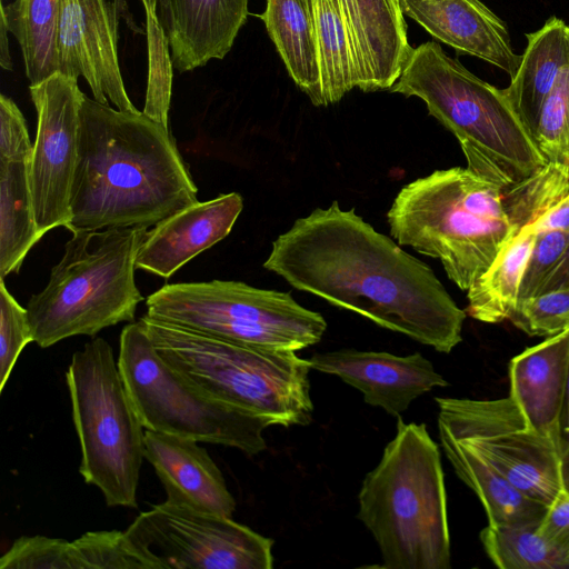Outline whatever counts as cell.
<instances>
[{
	"label": "cell",
	"instance_id": "6da1fadb",
	"mask_svg": "<svg viewBox=\"0 0 569 569\" xmlns=\"http://www.w3.org/2000/svg\"><path fill=\"white\" fill-rule=\"evenodd\" d=\"M263 268L439 352L462 340L467 313L432 269L337 201L278 236Z\"/></svg>",
	"mask_w": 569,
	"mask_h": 569
},
{
	"label": "cell",
	"instance_id": "7a4b0ae2",
	"mask_svg": "<svg viewBox=\"0 0 569 569\" xmlns=\"http://www.w3.org/2000/svg\"><path fill=\"white\" fill-rule=\"evenodd\" d=\"M170 130L84 94L68 230L153 227L198 202Z\"/></svg>",
	"mask_w": 569,
	"mask_h": 569
},
{
	"label": "cell",
	"instance_id": "3957f363",
	"mask_svg": "<svg viewBox=\"0 0 569 569\" xmlns=\"http://www.w3.org/2000/svg\"><path fill=\"white\" fill-rule=\"evenodd\" d=\"M390 91L425 101L457 138L467 168L501 191L547 164L502 89L475 76L437 42L412 48Z\"/></svg>",
	"mask_w": 569,
	"mask_h": 569
},
{
	"label": "cell",
	"instance_id": "277c9868",
	"mask_svg": "<svg viewBox=\"0 0 569 569\" xmlns=\"http://www.w3.org/2000/svg\"><path fill=\"white\" fill-rule=\"evenodd\" d=\"M359 520L387 569L451 567L447 493L438 445L425 423H405L362 481Z\"/></svg>",
	"mask_w": 569,
	"mask_h": 569
},
{
	"label": "cell",
	"instance_id": "5b68a950",
	"mask_svg": "<svg viewBox=\"0 0 569 569\" xmlns=\"http://www.w3.org/2000/svg\"><path fill=\"white\" fill-rule=\"evenodd\" d=\"M387 220L398 244L439 259L468 291L517 231L501 189L468 168L436 170L401 188Z\"/></svg>",
	"mask_w": 569,
	"mask_h": 569
},
{
	"label": "cell",
	"instance_id": "8992f818",
	"mask_svg": "<svg viewBox=\"0 0 569 569\" xmlns=\"http://www.w3.org/2000/svg\"><path fill=\"white\" fill-rule=\"evenodd\" d=\"M140 320L160 357L206 393L268 426H306L311 421V367L297 351L218 339L147 313Z\"/></svg>",
	"mask_w": 569,
	"mask_h": 569
},
{
	"label": "cell",
	"instance_id": "52a82bcc",
	"mask_svg": "<svg viewBox=\"0 0 569 569\" xmlns=\"http://www.w3.org/2000/svg\"><path fill=\"white\" fill-rule=\"evenodd\" d=\"M144 228L77 231L27 312L33 342L48 348L74 336L134 320L143 300L134 281Z\"/></svg>",
	"mask_w": 569,
	"mask_h": 569
},
{
	"label": "cell",
	"instance_id": "ba28073f",
	"mask_svg": "<svg viewBox=\"0 0 569 569\" xmlns=\"http://www.w3.org/2000/svg\"><path fill=\"white\" fill-rule=\"evenodd\" d=\"M81 448L79 472L109 507L137 508L144 427L122 380L110 343L93 338L66 372Z\"/></svg>",
	"mask_w": 569,
	"mask_h": 569
},
{
	"label": "cell",
	"instance_id": "9c48e42d",
	"mask_svg": "<svg viewBox=\"0 0 569 569\" xmlns=\"http://www.w3.org/2000/svg\"><path fill=\"white\" fill-rule=\"evenodd\" d=\"M146 306L156 320L260 348L299 351L318 343L327 329L319 312L289 292L233 280L164 284Z\"/></svg>",
	"mask_w": 569,
	"mask_h": 569
},
{
	"label": "cell",
	"instance_id": "30bf717a",
	"mask_svg": "<svg viewBox=\"0 0 569 569\" xmlns=\"http://www.w3.org/2000/svg\"><path fill=\"white\" fill-rule=\"evenodd\" d=\"M118 367L144 429L237 448L257 455L267 448L268 423L196 387L157 352L143 322L120 335Z\"/></svg>",
	"mask_w": 569,
	"mask_h": 569
},
{
	"label": "cell",
	"instance_id": "8fae6325",
	"mask_svg": "<svg viewBox=\"0 0 569 569\" xmlns=\"http://www.w3.org/2000/svg\"><path fill=\"white\" fill-rule=\"evenodd\" d=\"M435 400L438 430L469 448L525 495L550 507L565 491L558 447L528 425L509 396Z\"/></svg>",
	"mask_w": 569,
	"mask_h": 569
},
{
	"label": "cell",
	"instance_id": "7c38bea8",
	"mask_svg": "<svg viewBox=\"0 0 569 569\" xmlns=\"http://www.w3.org/2000/svg\"><path fill=\"white\" fill-rule=\"evenodd\" d=\"M148 569H271L273 540L230 517L167 501L124 530Z\"/></svg>",
	"mask_w": 569,
	"mask_h": 569
},
{
	"label": "cell",
	"instance_id": "4fadbf2b",
	"mask_svg": "<svg viewBox=\"0 0 569 569\" xmlns=\"http://www.w3.org/2000/svg\"><path fill=\"white\" fill-rule=\"evenodd\" d=\"M29 92L38 114L29 179L37 226L44 236L57 227L68 229L71 221L70 198L84 93L78 79L60 72L30 84Z\"/></svg>",
	"mask_w": 569,
	"mask_h": 569
},
{
	"label": "cell",
	"instance_id": "5bb4252c",
	"mask_svg": "<svg viewBox=\"0 0 569 569\" xmlns=\"http://www.w3.org/2000/svg\"><path fill=\"white\" fill-rule=\"evenodd\" d=\"M118 20L117 1L61 0L58 72L76 79L83 77L98 102L137 112L119 64Z\"/></svg>",
	"mask_w": 569,
	"mask_h": 569
},
{
	"label": "cell",
	"instance_id": "9a60e30c",
	"mask_svg": "<svg viewBox=\"0 0 569 569\" xmlns=\"http://www.w3.org/2000/svg\"><path fill=\"white\" fill-rule=\"evenodd\" d=\"M309 363L311 369L339 377L360 390L368 405L398 418L421 395L449 385L419 352L396 356L340 349L315 353Z\"/></svg>",
	"mask_w": 569,
	"mask_h": 569
},
{
	"label": "cell",
	"instance_id": "2e32d148",
	"mask_svg": "<svg viewBox=\"0 0 569 569\" xmlns=\"http://www.w3.org/2000/svg\"><path fill=\"white\" fill-rule=\"evenodd\" d=\"M243 209L238 192L196 202L148 230L139 248L136 269L162 278L224 239Z\"/></svg>",
	"mask_w": 569,
	"mask_h": 569
},
{
	"label": "cell",
	"instance_id": "e0dca14e",
	"mask_svg": "<svg viewBox=\"0 0 569 569\" xmlns=\"http://www.w3.org/2000/svg\"><path fill=\"white\" fill-rule=\"evenodd\" d=\"M353 56L357 88L390 89L412 50L397 0H337Z\"/></svg>",
	"mask_w": 569,
	"mask_h": 569
},
{
	"label": "cell",
	"instance_id": "ac0fdd59",
	"mask_svg": "<svg viewBox=\"0 0 569 569\" xmlns=\"http://www.w3.org/2000/svg\"><path fill=\"white\" fill-rule=\"evenodd\" d=\"M144 458L160 479L167 502L232 518L234 498L198 441L144 429Z\"/></svg>",
	"mask_w": 569,
	"mask_h": 569
},
{
	"label": "cell",
	"instance_id": "d6986e66",
	"mask_svg": "<svg viewBox=\"0 0 569 569\" xmlns=\"http://www.w3.org/2000/svg\"><path fill=\"white\" fill-rule=\"evenodd\" d=\"M403 16L457 51L478 57L509 74L521 61L508 29L480 0H399Z\"/></svg>",
	"mask_w": 569,
	"mask_h": 569
},
{
	"label": "cell",
	"instance_id": "ffe728a7",
	"mask_svg": "<svg viewBox=\"0 0 569 569\" xmlns=\"http://www.w3.org/2000/svg\"><path fill=\"white\" fill-rule=\"evenodd\" d=\"M508 372L509 397L528 425L559 449L569 375V329L515 356Z\"/></svg>",
	"mask_w": 569,
	"mask_h": 569
},
{
	"label": "cell",
	"instance_id": "44dd1931",
	"mask_svg": "<svg viewBox=\"0 0 569 569\" xmlns=\"http://www.w3.org/2000/svg\"><path fill=\"white\" fill-rule=\"evenodd\" d=\"M173 68L192 71L223 59L248 17V0H167Z\"/></svg>",
	"mask_w": 569,
	"mask_h": 569
},
{
	"label": "cell",
	"instance_id": "7402d4cb",
	"mask_svg": "<svg viewBox=\"0 0 569 569\" xmlns=\"http://www.w3.org/2000/svg\"><path fill=\"white\" fill-rule=\"evenodd\" d=\"M527 40L518 70L502 91L532 137L547 97L569 67V26L551 17Z\"/></svg>",
	"mask_w": 569,
	"mask_h": 569
},
{
	"label": "cell",
	"instance_id": "603a6c76",
	"mask_svg": "<svg viewBox=\"0 0 569 569\" xmlns=\"http://www.w3.org/2000/svg\"><path fill=\"white\" fill-rule=\"evenodd\" d=\"M439 431L442 450L456 475L480 500L491 526L538 525L548 507L531 499L469 448Z\"/></svg>",
	"mask_w": 569,
	"mask_h": 569
},
{
	"label": "cell",
	"instance_id": "cb8c5ba5",
	"mask_svg": "<svg viewBox=\"0 0 569 569\" xmlns=\"http://www.w3.org/2000/svg\"><path fill=\"white\" fill-rule=\"evenodd\" d=\"M290 77L312 104L323 106L312 12L302 0H267L260 16Z\"/></svg>",
	"mask_w": 569,
	"mask_h": 569
},
{
	"label": "cell",
	"instance_id": "d4e9b609",
	"mask_svg": "<svg viewBox=\"0 0 569 569\" xmlns=\"http://www.w3.org/2000/svg\"><path fill=\"white\" fill-rule=\"evenodd\" d=\"M536 236L523 227L505 243L490 267L467 291L466 313L486 323L509 320L518 305L521 279Z\"/></svg>",
	"mask_w": 569,
	"mask_h": 569
},
{
	"label": "cell",
	"instance_id": "484cf974",
	"mask_svg": "<svg viewBox=\"0 0 569 569\" xmlns=\"http://www.w3.org/2000/svg\"><path fill=\"white\" fill-rule=\"evenodd\" d=\"M30 160L0 161V279L19 272L39 232L29 179Z\"/></svg>",
	"mask_w": 569,
	"mask_h": 569
},
{
	"label": "cell",
	"instance_id": "4316f807",
	"mask_svg": "<svg viewBox=\"0 0 569 569\" xmlns=\"http://www.w3.org/2000/svg\"><path fill=\"white\" fill-rule=\"evenodd\" d=\"M61 0H1V19L17 39L30 84L58 72V26Z\"/></svg>",
	"mask_w": 569,
	"mask_h": 569
},
{
	"label": "cell",
	"instance_id": "83f0119b",
	"mask_svg": "<svg viewBox=\"0 0 569 569\" xmlns=\"http://www.w3.org/2000/svg\"><path fill=\"white\" fill-rule=\"evenodd\" d=\"M323 106L357 87L353 56L337 0H312Z\"/></svg>",
	"mask_w": 569,
	"mask_h": 569
},
{
	"label": "cell",
	"instance_id": "f1b7e54d",
	"mask_svg": "<svg viewBox=\"0 0 569 569\" xmlns=\"http://www.w3.org/2000/svg\"><path fill=\"white\" fill-rule=\"evenodd\" d=\"M538 526L487 525L479 537L487 556L500 569H569L568 556Z\"/></svg>",
	"mask_w": 569,
	"mask_h": 569
},
{
	"label": "cell",
	"instance_id": "f546056e",
	"mask_svg": "<svg viewBox=\"0 0 569 569\" xmlns=\"http://www.w3.org/2000/svg\"><path fill=\"white\" fill-rule=\"evenodd\" d=\"M532 138L547 166L569 178V67L547 97Z\"/></svg>",
	"mask_w": 569,
	"mask_h": 569
},
{
	"label": "cell",
	"instance_id": "4dcf8cb0",
	"mask_svg": "<svg viewBox=\"0 0 569 569\" xmlns=\"http://www.w3.org/2000/svg\"><path fill=\"white\" fill-rule=\"evenodd\" d=\"M148 83L142 112L169 129L172 59L167 33L156 13H146Z\"/></svg>",
	"mask_w": 569,
	"mask_h": 569
},
{
	"label": "cell",
	"instance_id": "1f68e13d",
	"mask_svg": "<svg viewBox=\"0 0 569 569\" xmlns=\"http://www.w3.org/2000/svg\"><path fill=\"white\" fill-rule=\"evenodd\" d=\"M0 569H81L73 542L22 536L0 558Z\"/></svg>",
	"mask_w": 569,
	"mask_h": 569
},
{
	"label": "cell",
	"instance_id": "d6a6232c",
	"mask_svg": "<svg viewBox=\"0 0 569 569\" xmlns=\"http://www.w3.org/2000/svg\"><path fill=\"white\" fill-rule=\"evenodd\" d=\"M509 320L530 337H551L569 329V288L518 302Z\"/></svg>",
	"mask_w": 569,
	"mask_h": 569
},
{
	"label": "cell",
	"instance_id": "836d02e7",
	"mask_svg": "<svg viewBox=\"0 0 569 569\" xmlns=\"http://www.w3.org/2000/svg\"><path fill=\"white\" fill-rule=\"evenodd\" d=\"M81 569H148L124 531H89L72 541Z\"/></svg>",
	"mask_w": 569,
	"mask_h": 569
},
{
	"label": "cell",
	"instance_id": "e575fe53",
	"mask_svg": "<svg viewBox=\"0 0 569 569\" xmlns=\"http://www.w3.org/2000/svg\"><path fill=\"white\" fill-rule=\"evenodd\" d=\"M32 341L27 308L18 303L0 279V392L21 351Z\"/></svg>",
	"mask_w": 569,
	"mask_h": 569
},
{
	"label": "cell",
	"instance_id": "d590c367",
	"mask_svg": "<svg viewBox=\"0 0 569 569\" xmlns=\"http://www.w3.org/2000/svg\"><path fill=\"white\" fill-rule=\"evenodd\" d=\"M568 236L560 230L537 233L521 279L518 302L539 295L567 250Z\"/></svg>",
	"mask_w": 569,
	"mask_h": 569
},
{
	"label": "cell",
	"instance_id": "8d00e7d4",
	"mask_svg": "<svg viewBox=\"0 0 569 569\" xmlns=\"http://www.w3.org/2000/svg\"><path fill=\"white\" fill-rule=\"evenodd\" d=\"M32 150L22 112L11 98L0 94V161L30 160Z\"/></svg>",
	"mask_w": 569,
	"mask_h": 569
},
{
	"label": "cell",
	"instance_id": "74e56055",
	"mask_svg": "<svg viewBox=\"0 0 569 569\" xmlns=\"http://www.w3.org/2000/svg\"><path fill=\"white\" fill-rule=\"evenodd\" d=\"M539 531L569 558V492L566 490L548 507Z\"/></svg>",
	"mask_w": 569,
	"mask_h": 569
},
{
	"label": "cell",
	"instance_id": "f35d334b",
	"mask_svg": "<svg viewBox=\"0 0 569 569\" xmlns=\"http://www.w3.org/2000/svg\"><path fill=\"white\" fill-rule=\"evenodd\" d=\"M536 233L560 230L569 233V197L541 216L532 224L526 226Z\"/></svg>",
	"mask_w": 569,
	"mask_h": 569
},
{
	"label": "cell",
	"instance_id": "ab89813d",
	"mask_svg": "<svg viewBox=\"0 0 569 569\" xmlns=\"http://www.w3.org/2000/svg\"><path fill=\"white\" fill-rule=\"evenodd\" d=\"M561 288H569V236L567 250L561 261L559 262L557 269L548 278L546 283L542 286L539 295Z\"/></svg>",
	"mask_w": 569,
	"mask_h": 569
},
{
	"label": "cell",
	"instance_id": "60d3db41",
	"mask_svg": "<svg viewBox=\"0 0 569 569\" xmlns=\"http://www.w3.org/2000/svg\"><path fill=\"white\" fill-rule=\"evenodd\" d=\"M559 449L561 458L569 451V375L566 391V399L560 420Z\"/></svg>",
	"mask_w": 569,
	"mask_h": 569
},
{
	"label": "cell",
	"instance_id": "b9f144b4",
	"mask_svg": "<svg viewBox=\"0 0 569 569\" xmlns=\"http://www.w3.org/2000/svg\"><path fill=\"white\" fill-rule=\"evenodd\" d=\"M8 27L3 19L0 21V64L6 71L12 70V60L10 57L9 44H8Z\"/></svg>",
	"mask_w": 569,
	"mask_h": 569
},
{
	"label": "cell",
	"instance_id": "7bdbcfd3",
	"mask_svg": "<svg viewBox=\"0 0 569 569\" xmlns=\"http://www.w3.org/2000/svg\"><path fill=\"white\" fill-rule=\"evenodd\" d=\"M144 13H157L164 31L168 26V1L167 0H141Z\"/></svg>",
	"mask_w": 569,
	"mask_h": 569
},
{
	"label": "cell",
	"instance_id": "ee69618b",
	"mask_svg": "<svg viewBox=\"0 0 569 569\" xmlns=\"http://www.w3.org/2000/svg\"><path fill=\"white\" fill-rule=\"evenodd\" d=\"M561 472L563 488L567 492H569V451L565 453L561 458Z\"/></svg>",
	"mask_w": 569,
	"mask_h": 569
},
{
	"label": "cell",
	"instance_id": "f6af8a7d",
	"mask_svg": "<svg viewBox=\"0 0 569 569\" xmlns=\"http://www.w3.org/2000/svg\"><path fill=\"white\" fill-rule=\"evenodd\" d=\"M309 8H312V0H302ZM312 12V11H311Z\"/></svg>",
	"mask_w": 569,
	"mask_h": 569
},
{
	"label": "cell",
	"instance_id": "bcb514c9",
	"mask_svg": "<svg viewBox=\"0 0 569 569\" xmlns=\"http://www.w3.org/2000/svg\"><path fill=\"white\" fill-rule=\"evenodd\" d=\"M399 2V0H397Z\"/></svg>",
	"mask_w": 569,
	"mask_h": 569
}]
</instances>
